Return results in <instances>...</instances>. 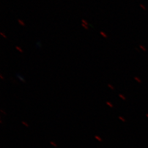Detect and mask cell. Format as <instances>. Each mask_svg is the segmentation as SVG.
<instances>
[{
  "mask_svg": "<svg viewBox=\"0 0 148 148\" xmlns=\"http://www.w3.org/2000/svg\"><path fill=\"white\" fill-rule=\"evenodd\" d=\"M1 112H3V114H5V115H6V114H5V111H3V110H1Z\"/></svg>",
  "mask_w": 148,
  "mask_h": 148,
  "instance_id": "obj_19",
  "label": "cell"
},
{
  "mask_svg": "<svg viewBox=\"0 0 148 148\" xmlns=\"http://www.w3.org/2000/svg\"><path fill=\"white\" fill-rule=\"evenodd\" d=\"M101 35H102L104 37H105V38H107L108 37V36H107V35L106 34V33H104V32H101Z\"/></svg>",
  "mask_w": 148,
  "mask_h": 148,
  "instance_id": "obj_7",
  "label": "cell"
},
{
  "mask_svg": "<svg viewBox=\"0 0 148 148\" xmlns=\"http://www.w3.org/2000/svg\"><path fill=\"white\" fill-rule=\"evenodd\" d=\"M0 77H1V78L2 79H3V77H2V75H0Z\"/></svg>",
  "mask_w": 148,
  "mask_h": 148,
  "instance_id": "obj_20",
  "label": "cell"
},
{
  "mask_svg": "<svg viewBox=\"0 0 148 148\" xmlns=\"http://www.w3.org/2000/svg\"><path fill=\"white\" fill-rule=\"evenodd\" d=\"M50 143H51V145H53V147H57V145L56 144H55L54 142H50Z\"/></svg>",
  "mask_w": 148,
  "mask_h": 148,
  "instance_id": "obj_15",
  "label": "cell"
},
{
  "mask_svg": "<svg viewBox=\"0 0 148 148\" xmlns=\"http://www.w3.org/2000/svg\"><path fill=\"white\" fill-rule=\"evenodd\" d=\"M82 26L84 27L85 28V29H86V30H88V27H87L86 25H85L84 24H83V23H82Z\"/></svg>",
  "mask_w": 148,
  "mask_h": 148,
  "instance_id": "obj_17",
  "label": "cell"
},
{
  "mask_svg": "<svg viewBox=\"0 0 148 148\" xmlns=\"http://www.w3.org/2000/svg\"><path fill=\"white\" fill-rule=\"evenodd\" d=\"M18 23H19V24H21V25H23V26H24V25H25V23H24L23 21H21V20L18 19Z\"/></svg>",
  "mask_w": 148,
  "mask_h": 148,
  "instance_id": "obj_8",
  "label": "cell"
},
{
  "mask_svg": "<svg viewBox=\"0 0 148 148\" xmlns=\"http://www.w3.org/2000/svg\"><path fill=\"white\" fill-rule=\"evenodd\" d=\"M16 49L18 51H19L20 52H21V53H23V51L21 49V48L19 47H18V46H16Z\"/></svg>",
  "mask_w": 148,
  "mask_h": 148,
  "instance_id": "obj_11",
  "label": "cell"
},
{
  "mask_svg": "<svg viewBox=\"0 0 148 148\" xmlns=\"http://www.w3.org/2000/svg\"><path fill=\"white\" fill-rule=\"evenodd\" d=\"M16 77L19 79L20 81H21L23 82H26V81H25V80L24 79V78L23 77V76L21 75L20 74H16Z\"/></svg>",
  "mask_w": 148,
  "mask_h": 148,
  "instance_id": "obj_1",
  "label": "cell"
},
{
  "mask_svg": "<svg viewBox=\"0 0 148 148\" xmlns=\"http://www.w3.org/2000/svg\"><path fill=\"white\" fill-rule=\"evenodd\" d=\"M108 87L111 89V90H115V88H114V87L112 86V85H110V84H108Z\"/></svg>",
  "mask_w": 148,
  "mask_h": 148,
  "instance_id": "obj_14",
  "label": "cell"
},
{
  "mask_svg": "<svg viewBox=\"0 0 148 148\" xmlns=\"http://www.w3.org/2000/svg\"><path fill=\"white\" fill-rule=\"evenodd\" d=\"M139 47H140V48L142 50H143V51H146V48L144 47L142 45H140V46H139Z\"/></svg>",
  "mask_w": 148,
  "mask_h": 148,
  "instance_id": "obj_12",
  "label": "cell"
},
{
  "mask_svg": "<svg viewBox=\"0 0 148 148\" xmlns=\"http://www.w3.org/2000/svg\"><path fill=\"white\" fill-rule=\"evenodd\" d=\"M82 22L83 24H84L86 25H88V23L87 21H86L85 20H84V19H82Z\"/></svg>",
  "mask_w": 148,
  "mask_h": 148,
  "instance_id": "obj_13",
  "label": "cell"
},
{
  "mask_svg": "<svg viewBox=\"0 0 148 148\" xmlns=\"http://www.w3.org/2000/svg\"><path fill=\"white\" fill-rule=\"evenodd\" d=\"M140 7L143 9V10H144V11H146V10H147L146 7H145V5H143V4H140Z\"/></svg>",
  "mask_w": 148,
  "mask_h": 148,
  "instance_id": "obj_10",
  "label": "cell"
},
{
  "mask_svg": "<svg viewBox=\"0 0 148 148\" xmlns=\"http://www.w3.org/2000/svg\"><path fill=\"white\" fill-rule=\"evenodd\" d=\"M95 138L96 139H97L98 141L101 142L103 141V140H102V139L101 138V137H99V136H95Z\"/></svg>",
  "mask_w": 148,
  "mask_h": 148,
  "instance_id": "obj_6",
  "label": "cell"
},
{
  "mask_svg": "<svg viewBox=\"0 0 148 148\" xmlns=\"http://www.w3.org/2000/svg\"><path fill=\"white\" fill-rule=\"evenodd\" d=\"M146 117H147L148 119V114H146Z\"/></svg>",
  "mask_w": 148,
  "mask_h": 148,
  "instance_id": "obj_21",
  "label": "cell"
},
{
  "mask_svg": "<svg viewBox=\"0 0 148 148\" xmlns=\"http://www.w3.org/2000/svg\"><path fill=\"white\" fill-rule=\"evenodd\" d=\"M106 104H107L108 106H110V107L111 108H112L114 107V106H113V105L112 104V103H111V102L106 101Z\"/></svg>",
  "mask_w": 148,
  "mask_h": 148,
  "instance_id": "obj_5",
  "label": "cell"
},
{
  "mask_svg": "<svg viewBox=\"0 0 148 148\" xmlns=\"http://www.w3.org/2000/svg\"><path fill=\"white\" fill-rule=\"evenodd\" d=\"M119 119L121 121L123 122H126L125 119L124 117H123L119 116Z\"/></svg>",
  "mask_w": 148,
  "mask_h": 148,
  "instance_id": "obj_9",
  "label": "cell"
},
{
  "mask_svg": "<svg viewBox=\"0 0 148 148\" xmlns=\"http://www.w3.org/2000/svg\"><path fill=\"white\" fill-rule=\"evenodd\" d=\"M21 123H22L24 126H25L26 127H29V125L27 123V122H25L24 121H22L21 122Z\"/></svg>",
  "mask_w": 148,
  "mask_h": 148,
  "instance_id": "obj_16",
  "label": "cell"
},
{
  "mask_svg": "<svg viewBox=\"0 0 148 148\" xmlns=\"http://www.w3.org/2000/svg\"><path fill=\"white\" fill-rule=\"evenodd\" d=\"M119 97H120L121 99H122V100H123V101H126V98L125 97V95H122V94H119Z\"/></svg>",
  "mask_w": 148,
  "mask_h": 148,
  "instance_id": "obj_4",
  "label": "cell"
},
{
  "mask_svg": "<svg viewBox=\"0 0 148 148\" xmlns=\"http://www.w3.org/2000/svg\"><path fill=\"white\" fill-rule=\"evenodd\" d=\"M41 46H42V44H41V41H38L36 43V47L37 48H41Z\"/></svg>",
  "mask_w": 148,
  "mask_h": 148,
  "instance_id": "obj_2",
  "label": "cell"
},
{
  "mask_svg": "<svg viewBox=\"0 0 148 148\" xmlns=\"http://www.w3.org/2000/svg\"><path fill=\"white\" fill-rule=\"evenodd\" d=\"M1 35L3 36V37H5V38H7V37L5 36V35H4V34H3V33L2 32H1Z\"/></svg>",
  "mask_w": 148,
  "mask_h": 148,
  "instance_id": "obj_18",
  "label": "cell"
},
{
  "mask_svg": "<svg viewBox=\"0 0 148 148\" xmlns=\"http://www.w3.org/2000/svg\"><path fill=\"white\" fill-rule=\"evenodd\" d=\"M134 79L135 81H136L138 83H139V84H141L142 83V80L140 79L137 76H134Z\"/></svg>",
  "mask_w": 148,
  "mask_h": 148,
  "instance_id": "obj_3",
  "label": "cell"
}]
</instances>
